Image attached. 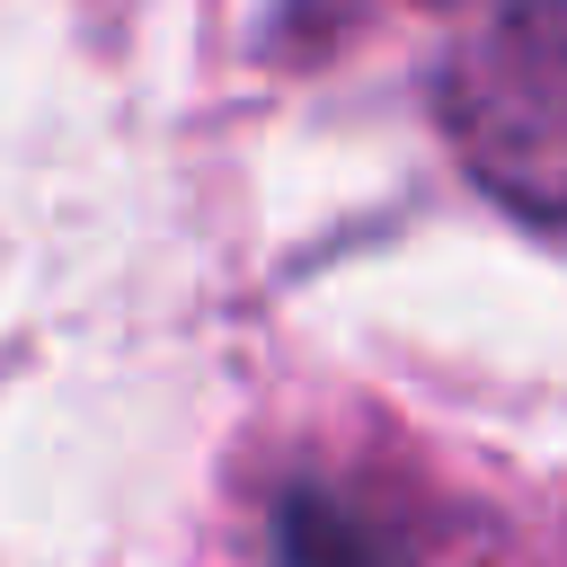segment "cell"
Segmentation results:
<instances>
[{
    "instance_id": "cell-1",
    "label": "cell",
    "mask_w": 567,
    "mask_h": 567,
    "mask_svg": "<svg viewBox=\"0 0 567 567\" xmlns=\"http://www.w3.org/2000/svg\"><path fill=\"white\" fill-rule=\"evenodd\" d=\"M461 168L532 213L567 221V0H496L461 27L434 80Z\"/></svg>"
},
{
    "instance_id": "cell-2",
    "label": "cell",
    "mask_w": 567,
    "mask_h": 567,
    "mask_svg": "<svg viewBox=\"0 0 567 567\" xmlns=\"http://www.w3.org/2000/svg\"><path fill=\"white\" fill-rule=\"evenodd\" d=\"M434 9H470V18H478V9H496V0H434Z\"/></svg>"
}]
</instances>
